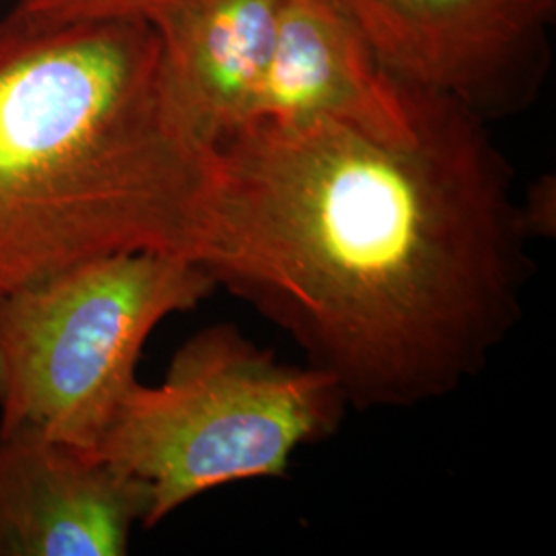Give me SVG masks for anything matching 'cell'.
<instances>
[{"label": "cell", "instance_id": "cell-1", "mask_svg": "<svg viewBox=\"0 0 556 556\" xmlns=\"http://www.w3.org/2000/svg\"><path fill=\"white\" fill-rule=\"evenodd\" d=\"M417 126L256 119L213 144L190 258L355 408L447 396L516 330L534 264L482 118L418 89Z\"/></svg>", "mask_w": 556, "mask_h": 556}, {"label": "cell", "instance_id": "cell-2", "mask_svg": "<svg viewBox=\"0 0 556 556\" xmlns=\"http://www.w3.org/2000/svg\"><path fill=\"white\" fill-rule=\"evenodd\" d=\"M211 153L151 21H0V298L112 254L190 258Z\"/></svg>", "mask_w": 556, "mask_h": 556}, {"label": "cell", "instance_id": "cell-3", "mask_svg": "<svg viewBox=\"0 0 556 556\" xmlns=\"http://www.w3.org/2000/svg\"><path fill=\"white\" fill-rule=\"evenodd\" d=\"M346 408L326 371L282 363L217 324L179 346L157 386L130 388L93 452L149 489L153 528L213 489L285 477Z\"/></svg>", "mask_w": 556, "mask_h": 556}, {"label": "cell", "instance_id": "cell-4", "mask_svg": "<svg viewBox=\"0 0 556 556\" xmlns=\"http://www.w3.org/2000/svg\"><path fill=\"white\" fill-rule=\"evenodd\" d=\"M188 256L89 260L0 298V429L96 450L161 321L215 289Z\"/></svg>", "mask_w": 556, "mask_h": 556}, {"label": "cell", "instance_id": "cell-5", "mask_svg": "<svg viewBox=\"0 0 556 556\" xmlns=\"http://www.w3.org/2000/svg\"><path fill=\"white\" fill-rule=\"evenodd\" d=\"M396 79L484 122L530 110L553 68L556 0H334Z\"/></svg>", "mask_w": 556, "mask_h": 556}, {"label": "cell", "instance_id": "cell-6", "mask_svg": "<svg viewBox=\"0 0 556 556\" xmlns=\"http://www.w3.org/2000/svg\"><path fill=\"white\" fill-rule=\"evenodd\" d=\"M151 493L93 450L0 429V556H122Z\"/></svg>", "mask_w": 556, "mask_h": 556}, {"label": "cell", "instance_id": "cell-7", "mask_svg": "<svg viewBox=\"0 0 556 556\" xmlns=\"http://www.w3.org/2000/svg\"><path fill=\"white\" fill-rule=\"evenodd\" d=\"M417 87L383 66L334 0H287L256 119H334L404 140L417 126Z\"/></svg>", "mask_w": 556, "mask_h": 556}, {"label": "cell", "instance_id": "cell-8", "mask_svg": "<svg viewBox=\"0 0 556 556\" xmlns=\"http://www.w3.org/2000/svg\"><path fill=\"white\" fill-rule=\"evenodd\" d=\"M287 0H165L149 21L181 108L211 147L258 116Z\"/></svg>", "mask_w": 556, "mask_h": 556}, {"label": "cell", "instance_id": "cell-9", "mask_svg": "<svg viewBox=\"0 0 556 556\" xmlns=\"http://www.w3.org/2000/svg\"><path fill=\"white\" fill-rule=\"evenodd\" d=\"M165 0H17L4 21L46 27L80 21L149 20Z\"/></svg>", "mask_w": 556, "mask_h": 556}, {"label": "cell", "instance_id": "cell-10", "mask_svg": "<svg viewBox=\"0 0 556 556\" xmlns=\"http://www.w3.org/2000/svg\"><path fill=\"white\" fill-rule=\"evenodd\" d=\"M521 202V215L530 238H548L555 233L556 184L553 176L538 179Z\"/></svg>", "mask_w": 556, "mask_h": 556}]
</instances>
